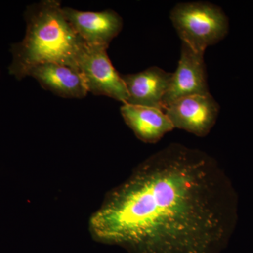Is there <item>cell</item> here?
Returning a JSON list of instances; mask_svg holds the SVG:
<instances>
[{
	"instance_id": "obj_10",
	"label": "cell",
	"mask_w": 253,
	"mask_h": 253,
	"mask_svg": "<svg viewBox=\"0 0 253 253\" xmlns=\"http://www.w3.org/2000/svg\"><path fill=\"white\" fill-rule=\"evenodd\" d=\"M125 122L143 142L155 144L174 129L163 110L123 104L121 108Z\"/></svg>"
},
{
	"instance_id": "obj_2",
	"label": "cell",
	"mask_w": 253,
	"mask_h": 253,
	"mask_svg": "<svg viewBox=\"0 0 253 253\" xmlns=\"http://www.w3.org/2000/svg\"><path fill=\"white\" fill-rule=\"evenodd\" d=\"M62 9L57 0H43L26 9V34L10 49L11 76L21 81L29 76L33 68L45 63H59L78 71L77 56L84 41L68 22Z\"/></svg>"
},
{
	"instance_id": "obj_4",
	"label": "cell",
	"mask_w": 253,
	"mask_h": 253,
	"mask_svg": "<svg viewBox=\"0 0 253 253\" xmlns=\"http://www.w3.org/2000/svg\"><path fill=\"white\" fill-rule=\"evenodd\" d=\"M108 48L83 42L77 56L78 71L84 79L88 92L126 104L128 94L126 84L110 60Z\"/></svg>"
},
{
	"instance_id": "obj_9",
	"label": "cell",
	"mask_w": 253,
	"mask_h": 253,
	"mask_svg": "<svg viewBox=\"0 0 253 253\" xmlns=\"http://www.w3.org/2000/svg\"><path fill=\"white\" fill-rule=\"evenodd\" d=\"M46 90L66 99H83L88 94L85 83L76 70L55 63H45L33 68L29 76Z\"/></svg>"
},
{
	"instance_id": "obj_3",
	"label": "cell",
	"mask_w": 253,
	"mask_h": 253,
	"mask_svg": "<svg viewBox=\"0 0 253 253\" xmlns=\"http://www.w3.org/2000/svg\"><path fill=\"white\" fill-rule=\"evenodd\" d=\"M182 42L205 54L208 46L222 41L229 32V19L220 7L204 1L179 3L169 14Z\"/></svg>"
},
{
	"instance_id": "obj_5",
	"label": "cell",
	"mask_w": 253,
	"mask_h": 253,
	"mask_svg": "<svg viewBox=\"0 0 253 253\" xmlns=\"http://www.w3.org/2000/svg\"><path fill=\"white\" fill-rule=\"evenodd\" d=\"M219 109V104L208 94L181 98L163 111L174 128L204 137L215 125Z\"/></svg>"
},
{
	"instance_id": "obj_1",
	"label": "cell",
	"mask_w": 253,
	"mask_h": 253,
	"mask_svg": "<svg viewBox=\"0 0 253 253\" xmlns=\"http://www.w3.org/2000/svg\"><path fill=\"white\" fill-rule=\"evenodd\" d=\"M236 219L235 190L217 161L172 143L108 193L89 230L130 253H220Z\"/></svg>"
},
{
	"instance_id": "obj_8",
	"label": "cell",
	"mask_w": 253,
	"mask_h": 253,
	"mask_svg": "<svg viewBox=\"0 0 253 253\" xmlns=\"http://www.w3.org/2000/svg\"><path fill=\"white\" fill-rule=\"evenodd\" d=\"M121 76L127 91L126 104L163 110V98L170 84L172 73L153 66L141 72Z\"/></svg>"
},
{
	"instance_id": "obj_6",
	"label": "cell",
	"mask_w": 253,
	"mask_h": 253,
	"mask_svg": "<svg viewBox=\"0 0 253 253\" xmlns=\"http://www.w3.org/2000/svg\"><path fill=\"white\" fill-rule=\"evenodd\" d=\"M208 94L211 93L204 54L196 52L182 42L177 68L172 73L169 88L163 98V110L181 98Z\"/></svg>"
},
{
	"instance_id": "obj_7",
	"label": "cell",
	"mask_w": 253,
	"mask_h": 253,
	"mask_svg": "<svg viewBox=\"0 0 253 253\" xmlns=\"http://www.w3.org/2000/svg\"><path fill=\"white\" fill-rule=\"evenodd\" d=\"M63 13L73 30L86 44L109 47L122 31L123 18L112 9L99 12L63 7Z\"/></svg>"
}]
</instances>
